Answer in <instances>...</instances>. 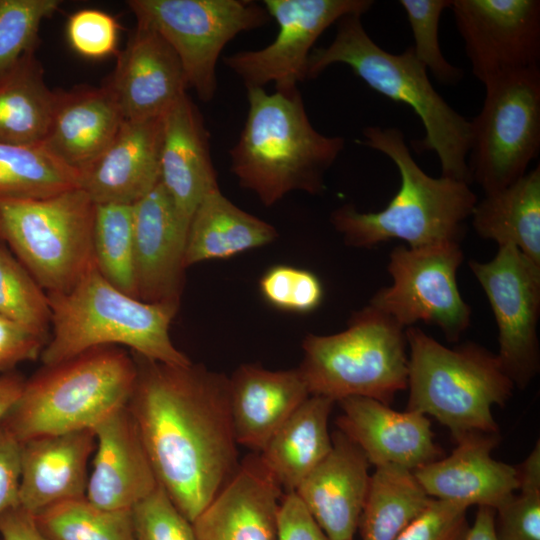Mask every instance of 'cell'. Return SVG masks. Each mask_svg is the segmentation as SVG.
<instances>
[{"instance_id":"cell-13","label":"cell","mask_w":540,"mask_h":540,"mask_svg":"<svg viewBox=\"0 0 540 540\" xmlns=\"http://www.w3.org/2000/svg\"><path fill=\"white\" fill-rule=\"evenodd\" d=\"M469 268L494 314L497 356L514 386L524 389L540 369V266L515 246L505 244L498 246L488 262L470 260Z\"/></svg>"},{"instance_id":"cell-14","label":"cell","mask_w":540,"mask_h":540,"mask_svg":"<svg viewBox=\"0 0 540 540\" xmlns=\"http://www.w3.org/2000/svg\"><path fill=\"white\" fill-rule=\"evenodd\" d=\"M372 0H265L263 6L275 19V40L259 50L238 51L223 58L245 87L273 82L276 92L291 94L308 79V61L321 34L342 17L368 12Z\"/></svg>"},{"instance_id":"cell-37","label":"cell","mask_w":540,"mask_h":540,"mask_svg":"<svg viewBox=\"0 0 540 540\" xmlns=\"http://www.w3.org/2000/svg\"><path fill=\"white\" fill-rule=\"evenodd\" d=\"M523 461L514 492L495 510L494 529L499 540H540V444Z\"/></svg>"},{"instance_id":"cell-29","label":"cell","mask_w":540,"mask_h":540,"mask_svg":"<svg viewBox=\"0 0 540 540\" xmlns=\"http://www.w3.org/2000/svg\"><path fill=\"white\" fill-rule=\"evenodd\" d=\"M277 237L274 226L242 210L216 189L201 200L191 218L184 266L229 258L272 243Z\"/></svg>"},{"instance_id":"cell-32","label":"cell","mask_w":540,"mask_h":540,"mask_svg":"<svg viewBox=\"0 0 540 540\" xmlns=\"http://www.w3.org/2000/svg\"><path fill=\"white\" fill-rule=\"evenodd\" d=\"M430 500L412 470L375 467L358 522L361 540H395Z\"/></svg>"},{"instance_id":"cell-23","label":"cell","mask_w":540,"mask_h":540,"mask_svg":"<svg viewBox=\"0 0 540 540\" xmlns=\"http://www.w3.org/2000/svg\"><path fill=\"white\" fill-rule=\"evenodd\" d=\"M282 489L259 454L245 458L192 522L196 540H276Z\"/></svg>"},{"instance_id":"cell-40","label":"cell","mask_w":540,"mask_h":540,"mask_svg":"<svg viewBox=\"0 0 540 540\" xmlns=\"http://www.w3.org/2000/svg\"><path fill=\"white\" fill-rule=\"evenodd\" d=\"M131 512L136 540H196L192 522L160 484Z\"/></svg>"},{"instance_id":"cell-41","label":"cell","mask_w":540,"mask_h":540,"mask_svg":"<svg viewBox=\"0 0 540 540\" xmlns=\"http://www.w3.org/2000/svg\"><path fill=\"white\" fill-rule=\"evenodd\" d=\"M119 25L108 13L83 9L72 14L67 36L73 49L88 58H102L115 52Z\"/></svg>"},{"instance_id":"cell-26","label":"cell","mask_w":540,"mask_h":540,"mask_svg":"<svg viewBox=\"0 0 540 540\" xmlns=\"http://www.w3.org/2000/svg\"><path fill=\"white\" fill-rule=\"evenodd\" d=\"M228 379L236 442L258 453L310 396L297 368L274 371L243 364Z\"/></svg>"},{"instance_id":"cell-7","label":"cell","mask_w":540,"mask_h":540,"mask_svg":"<svg viewBox=\"0 0 540 540\" xmlns=\"http://www.w3.org/2000/svg\"><path fill=\"white\" fill-rule=\"evenodd\" d=\"M409 389L406 410L434 417L453 438L499 433L492 407H503L514 383L497 354L467 342L448 348L416 326L405 330Z\"/></svg>"},{"instance_id":"cell-43","label":"cell","mask_w":540,"mask_h":540,"mask_svg":"<svg viewBox=\"0 0 540 540\" xmlns=\"http://www.w3.org/2000/svg\"><path fill=\"white\" fill-rule=\"evenodd\" d=\"M46 343L45 338L0 315V372H11L17 364L37 359Z\"/></svg>"},{"instance_id":"cell-24","label":"cell","mask_w":540,"mask_h":540,"mask_svg":"<svg viewBox=\"0 0 540 540\" xmlns=\"http://www.w3.org/2000/svg\"><path fill=\"white\" fill-rule=\"evenodd\" d=\"M332 449L296 493L330 540H353L368 492L369 462L340 430Z\"/></svg>"},{"instance_id":"cell-42","label":"cell","mask_w":540,"mask_h":540,"mask_svg":"<svg viewBox=\"0 0 540 540\" xmlns=\"http://www.w3.org/2000/svg\"><path fill=\"white\" fill-rule=\"evenodd\" d=\"M468 507L431 498L422 513L395 540H465Z\"/></svg>"},{"instance_id":"cell-34","label":"cell","mask_w":540,"mask_h":540,"mask_svg":"<svg viewBox=\"0 0 540 540\" xmlns=\"http://www.w3.org/2000/svg\"><path fill=\"white\" fill-rule=\"evenodd\" d=\"M93 252L100 274L136 298L133 205L95 204Z\"/></svg>"},{"instance_id":"cell-18","label":"cell","mask_w":540,"mask_h":540,"mask_svg":"<svg viewBox=\"0 0 540 540\" xmlns=\"http://www.w3.org/2000/svg\"><path fill=\"white\" fill-rule=\"evenodd\" d=\"M452 453L414 472L433 499L496 510L518 489L517 468L492 457L498 433L472 431L455 438Z\"/></svg>"},{"instance_id":"cell-39","label":"cell","mask_w":540,"mask_h":540,"mask_svg":"<svg viewBox=\"0 0 540 540\" xmlns=\"http://www.w3.org/2000/svg\"><path fill=\"white\" fill-rule=\"evenodd\" d=\"M410 24L417 59L444 85H456L464 76L461 68L452 65L443 55L439 43V23L443 11L452 0H400Z\"/></svg>"},{"instance_id":"cell-2","label":"cell","mask_w":540,"mask_h":540,"mask_svg":"<svg viewBox=\"0 0 540 540\" xmlns=\"http://www.w3.org/2000/svg\"><path fill=\"white\" fill-rule=\"evenodd\" d=\"M248 113L230 169L244 189L273 206L293 191L317 195L325 174L343 151L345 139L326 136L311 124L299 90L268 94L246 87Z\"/></svg>"},{"instance_id":"cell-46","label":"cell","mask_w":540,"mask_h":540,"mask_svg":"<svg viewBox=\"0 0 540 540\" xmlns=\"http://www.w3.org/2000/svg\"><path fill=\"white\" fill-rule=\"evenodd\" d=\"M301 268L277 265L269 268L260 279L263 298L273 307L293 311Z\"/></svg>"},{"instance_id":"cell-36","label":"cell","mask_w":540,"mask_h":540,"mask_svg":"<svg viewBox=\"0 0 540 540\" xmlns=\"http://www.w3.org/2000/svg\"><path fill=\"white\" fill-rule=\"evenodd\" d=\"M0 243V315L47 340L51 310L47 293Z\"/></svg>"},{"instance_id":"cell-30","label":"cell","mask_w":540,"mask_h":540,"mask_svg":"<svg viewBox=\"0 0 540 540\" xmlns=\"http://www.w3.org/2000/svg\"><path fill=\"white\" fill-rule=\"evenodd\" d=\"M472 225L483 239L511 244L540 266V165L477 201Z\"/></svg>"},{"instance_id":"cell-21","label":"cell","mask_w":540,"mask_h":540,"mask_svg":"<svg viewBox=\"0 0 540 540\" xmlns=\"http://www.w3.org/2000/svg\"><path fill=\"white\" fill-rule=\"evenodd\" d=\"M202 114L183 95L162 117L160 183L188 229L201 200L219 189Z\"/></svg>"},{"instance_id":"cell-35","label":"cell","mask_w":540,"mask_h":540,"mask_svg":"<svg viewBox=\"0 0 540 540\" xmlns=\"http://www.w3.org/2000/svg\"><path fill=\"white\" fill-rule=\"evenodd\" d=\"M48 540H136L131 510H107L86 497L68 500L34 515Z\"/></svg>"},{"instance_id":"cell-47","label":"cell","mask_w":540,"mask_h":540,"mask_svg":"<svg viewBox=\"0 0 540 540\" xmlns=\"http://www.w3.org/2000/svg\"><path fill=\"white\" fill-rule=\"evenodd\" d=\"M0 535L2 540H48L34 515L20 506L0 516Z\"/></svg>"},{"instance_id":"cell-9","label":"cell","mask_w":540,"mask_h":540,"mask_svg":"<svg viewBox=\"0 0 540 540\" xmlns=\"http://www.w3.org/2000/svg\"><path fill=\"white\" fill-rule=\"evenodd\" d=\"M94 214L80 187L41 199L0 198V240L46 293H64L95 265Z\"/></svg>"},{"instance_id":"cell-33","label":"cell","mask_w":540,"mask_h":540,"mask_svg":"<svg viewBox=\"0 0 540 540\" xmlns=\"http://www.w3.org/2000/svg\"><path fill=\"white\" fill-rule=\"evenodd\" d=\"M77 187L79 176L41 144L0 142V198L41 199Z\"/></svg>"},{"instance_id":"cell-3","label":"cell","mask_w":540,"mask_h":540,"mask_svg":"<svg viewBox=\"0 0 540 540\" xmlns=\"http://www.w3.org/2000/svg\"><path fill=\"white\" fill-rule=\"evenodd\" d=\"M359 141L392 160L400 186L387 206L377 212H360L353 204L334 210L330 222L345 244L370 248L393 239L411 248L459 243L466 222L478 201L470 184L425 173L411 155L401 130L367 126Z\"/></svg>"},{"instance_id":"cell-1","label":"cell","mask_w":540,"mask_h":540,"mask_svg":"<svg viewBox=\"0 0 540 540\" xmlns=\"http://www.w3.org/2000/svg\"><path fill=\"white\" fill-rule=\"evenodd\" d=\"M135 361L127 407L158 483L193 522L240 466L229 379L200 364Z\"/></svg>"},{"instance_id":"cell-5","label":"cell","mask_w":540,"mask_h":540,"mask_svg":"<svg viewBox=\"0 0 540 540\" xmlns=\"http://www.w3.org/2000/svg\"><path fill=\"white\" fill-rule=\"evenodd\" d=\"M47 296L53 335L40 356L45 366L112 344L125 345L152 361L192 363L169 334L179 304L135 298L108 282L96 264L71 290Z\"/></svg>"},{"instance_id":"cell-20","label":"cell","mask_w":540,"mask_h":540,"mask_svg":"<svg viewBox=\"0 0 540 540\" xmlns=\"http://www.w3.org/2000/svg\"><path fill=\"white\" fill-rule=\"evenodd\" d=\"M93 431L96 448L86 498L102 509L131 510L159 483L127 405Z\"/></svg>"},{"instance_id":"cell-11","label":"cell","mask_w":540,"mask_h":540,"mask_svg":"<svg viewBox=\"0 0 540 540\" xmlns=\"http://www.w3.org/2000/svg\"><path fill=\"white\" fill-rule=\"evenodd\" d=\"M137 24L157 31L177 54L188 88L203 102L217 91L219 56L237 34L271 19L265 7L249 0H130Z\"/></svg>"},{"instance_id":"cell-28","label":"cell","mask_w":540,"mask_h":540,"mask_svg":"<svg viewBox=\"0 0 540 540\" xmlns=\"http://www.w3.org/2000/svg\"><path fill=\"white\" fill-rule=\"evenodd\" d=\"M334 401L310 395L270 438L259 457L286 493L294 492L332 449Z\"/></svg>"},{"instance_id":"cell-10","label":"cell","mask_w":540,"mask_h":540,"mask_svg":"<svg viewBox=\"0 0 540 540\" xmlns=\"http://www.w3.org/2000/svg\"><path fill=\"white\" fill-rule=\"evenodd\" d=\"M485 87L471 121L468 169L484 194L502 190L528 172L540 149V69L519 72Z\"/></svg>"},{"instance_id":"cell-12","label":"cell","mask_w":540,"mask_h":540,"mask_svg":"<svg viewBox=\"0 0 540 540\" xmlns=\"http://www.w3.org/2000/svg\"><path fill=\"white\" fill-rule=\"evenodd\" d=\"M459 243L395 247L387 270L392 283L378 290L368 305L403 328L423 321L457 342L471 322V308L462 298L457 271L463 261Z\"/></svg>"},{"instance_id":"cell-38","label":"cell","mask_w":540,"mask_h":540,"mask_svg":"<svg viewBox=\"0 0 540 540\" xmlns=\"http://www.w3.org/2000/svg\"><path fill=\"white\" fill-rule=\"evenodd\" d=\"M59 0H0V81L35 50L41 22Z\"/></svg>"},{"instance_id":"cell-44","label":"cell","mask_w":540,"mask_h":540,"mask_svg":"<svg viewBox=\"0 0 540 540\" xmlns=\"http://www.w3.org/2000/svg\"><path fill=\"white\" fill-rule=\"evenodd\" d=\"M276 540H330L294 492L285 493L276 513Z\"/></svg>"},{"instance_id":"cell-50","label":"cell","mask_w":540,"mask_h":540,"mask_svg":"<svg viewBox=\"0 0 540 540\" xmlns=\"http://www.w3.org/2000/svg\"><path fill=\"white\" fill-rule=\"evenodd\" d=\"M0 243H2L1 240H0Z\"/></svg>"},{"instance_id":"cell-17","label":"cell","mask_w":540,"mask_h":540,"mask_svg":"<svg viewBox=\"0 0 540 540\" xmlns=\"http://www.w3.org/2000/svg\"><path fill=\"white\" fill-rule=\"evenodd\" d=\"M136 298L180 304L188 229L159 182L133 204Z\"/></svg>"},{"instance_id":"cell-15","label":"cell","mask_w":540,"mask_h":540,"mask_svg":"<svg viewBox=\"0 0 540 540\" xmlns=\"http://www.w3.org/2000/svg\"><path fill=\"white\" fill-rule=\"evenodd\" d=\"M474 76L484 86L540 69L539 0H452Z\"/></svg>"},{"instance_id":"cell-27","label":"cell","mask_w":540,"mask_h":540,"mask_svg":"<svg viewBox=\"0 0 540 540\" xmlns=\"http://www.w3.org/2000/svg\"><path fill=\"white\" fill-rule=\"evenodd\" d=\"M123 117L102 86L59 92L42 147L79 177L113 141Z\"/></svg>"},{"instance_id":"cell-25","label":"cell","mask_w":540,"mask_h":540,"mask_svg":"<svg viewBox=\"0 0 540 540\" xmlns=\"http://www.w3.org/2000/svg\"><path fill=\"white\" fill-rule=\"evenodd\" d=\"M95 448L91 429L21 442L20 507L37 515L86 497L87 464Z\"/></svg>"},{"instance_id":"cell-45","label":"cell","mask_w":540,"mask_h":540,"mask_svg":"<svg viewBox=\"0 0 540 540\" xmlns=\"http://www.w3.org/2000/svg\"><path fill=\"white\" fill-rule=\"evenodd\" d=\"M21 442L0 422V516L20 506Z\"/></svg>"},{"instance_id":"cell-31","label":"cell","mask_w":540,"mask_h":540,"mask_svg":"<svg viewBox=\"0 0 540 540\" xmlns=\"http://www.w3.org/2000/svg\"><path fill=\"white\" fill-rule=\"evenodd\" d=\"M58 93L47 86L35 52H28L0 81V142L40 145L48 132Z\"/></svg>"},{"instance_id":"cell-48","label":"cell","mask_w":540,"mask_h":540,"mask_svg":"<svg viewBox=\"0 0 540 540\" xmlns=\"http://www.w3.org/2000/svg\"><path fill=\"white\" fill-rule=\"evenodd\" d=\"M24 384V378L12 371L0 376V422L19 398Z\"/></svg>"},{"instance_id":"cell-8","label":"cell","mask_w":540,"mask_h":540,"mask_svg":"<svg viewBox=\"0 0 540 540\" xmlns=\"http://www.w3.org/2000/svg\"><path fill=\"white\" fill-rule=\"evenodd\" d=\"M406 347L404 328L367 305L352 314L344 331L308 334L297 369L310 395L334 402L366 397L390 405L407 388Z\"/></svg>"},{"instance_id":"cell-6","label":"cell","mask_w":540,"mask_h":540,"mask_svg":"<svg viewBox=\"0 0 540 540\" xmlns=\"http://www.w3.org/2000/svg\"><path fill=\"white\" fill-rule=\"evenodd\" d=\"M137 364L125 351L97 347L25 381L1 423L20 441L91 429L126 406Z\"/></svg>"},{"instance_id":"cell-19","label":"cell","mask_w":540,"mask_h":540,"mask_svg":"<svg viewBox=\"0 0 540 540\" xmlns=\"http://www.w3.org/2000/svg\"><path fill=\"white\" fill-rule=\"evenodd\" d=\"M342 413L336 425L375 467L397 465L412 471L439 459L427 416L399 412L372 398L348 397L338 401Z\"/></svg>"},{"instance_id":"cell-49","label":"cell","mask_w":540,"mask_h":540,"mask_svg":"<svg viewBox=\"0 0 540 540\" xmlns=\"http://www.w3.org/2000/svg\"><path fill=\"white\" fill-rule=\"evenodd\" d=\"M495 510L478 507L473 524L469 527L465 540H499L494 529Z\"/></svg>"},{"instance_id":"cell-22","label":"cell","mask_w":540,"mask_h":540,"mask_svg":"<svg viewBox=\"0 0 540 540\" xmlns=\"http://www.w3.org/2000/svg\"><path fill=\"white\" fill-rule=\"evenodd\" d=\"M162 117L123 120L110 145L80 174V188L95 204L133 205L160 182Z\"/></svg>"},{"instance_id":"cell-4","label":"cell","mask_w":540,"mask_h":540,"mask_svg":"<svg viewBox=\"0 0 540 540\" xmlns=\"http://www.w3.org/2000/svg\"><path fill=\"white\" fill-rule=\"evenodd\" d=\"M361 17H342L337 21L333 41L327 47L312 50L308 79L318 77L332 64L349 66L371 89L413 109L425 131L415 149L436 153L442 177L471 184L467 163L471 121L435 90L412 46L399 54L384 50L368 35Z\"/></svg>"},{"instance_id":"cell-16","label":"cell","mask_w":540,"mask_h":540,"mask_svg":"<svg viewBox=\"0 0 540 540\" xmlns=\"http://www.w3.org/2000/svg\"><path fill=\"white\" fill-rule=\"evenodd\" d=\"M103 86L123 120L162 117L188 89L182 64L154 29L137 24Z\"/></svg>"}]
</instances>
